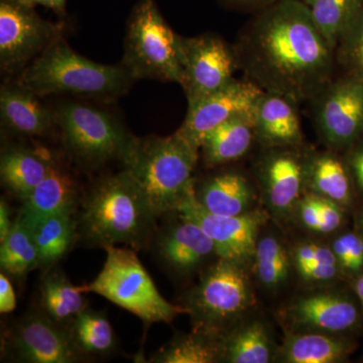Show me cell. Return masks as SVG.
<instances>
[{"label": "cell", "instance_id": "6da1fadb", "mask_svg": "<svg viewBox=\"0 0 363 363\" xmlns=\"http://www.w3.org/2000/svg\"><path fill=\"white\" fill-rule=\"evenodd\" d=\"M238 68L266 92L311 102L333 80L335 52L303 0L257 11L234 45Z\"/></svg>", "mask_w": 363, "mask_h": 363}, {"label": "cell", "instance_id": "7a4b0ae2", "mask_svg": "<svg viewBox=\"0 0 363 363\" xmlns=\"http://www.w3.org/2000/svg\"><path fill=\"white\" fill-rule=\"evenodd\" d=\"M199 152L177 131L166 138H135L123 160L124 169L156 216L176 212L195 187L193 174Z\"/></svg>", "mask_w": 363, "mask_h": 363}, {"label": "cell", "instance_id": "3957f363", "mask_svg": "<svg viewBox=\"0 0 363 363\" xmlns=\"http://www.w3.org/2000/svg\"><path fill=\"white\" fill-rule=\"evenodd\" d=\"M135 79L123 65H104L74 51L60 37L21 72L18 82L40 97L56 94L116 98Z\"/></svg>", "mask_w": 363, "mask_h": 363}, {"label": "cell", "instance_id": "277c9868", "mask_svg": "<svg viewBox=\"0 0 363 363\" xmlns=\"http://www.w3.org/2000/svg\"><path fill=\"white\" fill-rule=\"evenodd\" d=\"M156 214L128 171L104 179L86 198L81 216L85 238L93 245L142 247Z\"/></svg>", "mask_w": 363, "mask_h": 363}, {"label": "cell", "instance_id": "5b68a950", "mask_svg": "<svg viewBox=\"0 0 363 363\" xmlns=\"http://www.w3.org/2000/svg\"><path fill=\"white\" fill-rule=\"evenodd\" d=\"M123 65L135 79L180 84L185 69L182 37L174 32L156 0H138L126 28Z\"/></svg>", "mask_w": 363, "mask_h": 363}, {"label": "cell", "instance_id": "8992f818", "mask_svg": "<svg viewBox=\"0 0 363 363\" xmlns=\"http://www.w3.org/2000/svg\"><path fill=\"white\" fill-rule=\"evenodd\" d=\"M106 259L96 279L86 286L94 293L111 301L150 326L154 323H171L187 308L171 304L157 291L152 278L133 250L106 247Z\"/></svg>", "mask_w": 363, "mask_h": 363}, {"label": "cell", "instance_id": "52a82bcc", "mask_svg": "<svg viewBox=\"0 0 363 363\" xmlns=\"http://www.w3.org/2000/svg\"><path fill=\"white\" fill-rule=\"evenodd\" d=\"M55 114L67 150L91 168L112 160L123 162L135 138L116 117L90 105L65 102Z\"/></svg>", "mask_w": 363, "mask_h": 363}, {"label": "cell", "instance_id": "ba28073f", "mask_svg": "<svg viewBox=\"0 0 363 363\" xmlns=\"http://www.w3.org/2000/svg\"><path fill=\"white\" fill-rule=\"evenodd\" d=\"M253 302L245 266L218 257L188 296L185 307L195 328L224 335L225 327L240 319Z\"/></svg>", "mask_w": 363, "mask_h": 363}, {"label": "cell", "instance_id": "9c48e42d", "mask_svg": "<svg viewBox=\"0 0 363 363\" xmlns=\"http://www.w3.org/2000/svg\"><path fill=\"white\" fill-rule=\"evenodd\" d=\"M318 135L327 149L343 152L363 136V80L344 74L312 100Z\"/></svg>", "mask_w": 363, "mask_h": 363}, {"label": "cell", "instance_id": "30bf717a", "mask_svg": "<svg viewBox=\"0 0 363 363\" xmlns=\"http://www.w3.org/2000/svg\"><path fill=\"white\" fill-rule=\"evenodd\" d=\"M63 25L45 21L35 7L0 0V66L6 73L23 72L62 37Z\"/></svg>", "mask_w": 363, "mask_h": 363}, {"label": "cell", "instance_id": "8fae6325", "mask_svg": "<svg viewBox=\"0 0 363 363\" xmlns=\"http://www.w3.org/2000/svg\"><path fill=\"white\" fill-rule=\"evenodd\" d=\"M185 69L181 86L188 105L216 92L234 80L238 69L235 50L216 35L182 37Z\"/></svg>", "mask_w": 363, "mask_h": 363}, {"label": "cell", "instance_id": "7c38bea8", "mask_svg": "<svg viewBox=\"0 0 363 363\" xmlns=\"http://www.w3.org/2000/svg\"><path fill=\"white\" fill-rule=\"evenodd\" d=\"M176 212L190 217L201 226L213 241L217 257L243 266L253 260L259 229L266 221L262 212L250 211L238 216L210 213L198 202L195 187Z\"/></svg>", "mask_w": 363, "mask_h": 363}, {"label": "cell", "instance_id": "4fadbf2b", "mask_svg": "<svg viewBox=\"0 0 363 363\" xmlns=\"http://www.w3.org/2000/svg\"><path fill=\"white\" fill-rule=\"evenodd\" d=\"M262 92L247 79H234L216 92L188 105L187 114L177 133L200 150L203 138L215 128L233 117L252 113Z\"/></svg>", "mask_w": 363, "mask_h": 363}, {"label": "cell", "instance_id": "5bb4252c", "mask_svg": "<svg viewBox=\"0 0 363 363\" xmlns=\"http://www.w3.org/2000/svg\"><path fill=\"white\" fill-rule=\"evenodd\" d=\"M286 315L297 331L352 336L363 332V312L353 291L301 296L288 308Z\"/></svg>", "mask_w": 363, "mask_h": 363}, {"label": "cell", "instance_id": "9a60e30c", "mask_svg": "<svg viewBox=\"0 0 363 363\" xmlns=\"http://www.w3.org/2000/svg\"><path fill=\"white\" fill-rule=\"evenodd\" d=\"M300 147L264 149L257 181L267 207L277 216L292 213L306 193V152Z\"/></svg>", "mask_w": 363, "mask_h": 363}, {"label": "cell", "instance_id": "2e32d148", "mask_svg": "<svg viewBox=\"0 0 363 363\" xmlns=\"http://www.w3.org/2000/svg\"><path fill=\"white\" fill-rule=\"evenodd\" d=\"M11 346L20 362L30 363L78 362L82 353L70 332L47 315H28L14 327Z\"/></svg>", "mask_w": 363, "mask_h": 363}, {"label": "cell", "instance_id": "e0dca14e", "mask_svg": "<svg viewBox=\"0 0 363 363\" xmlns=\"http://www.w3.org/2000/svg\"><path fill=\"white\" fill-rule=\"evenodd\" d=\"M176 223L171 224L160 234L157 255L162 262L179 274H188L201 267L204 262L216 255L211 238L197 222L179 213Z\"/></svg>", "mask_w": 363, "mask_h": 363}, {"label": "cell", "instance_id": "ac0fdd59", "mask_svg": "<svg viewBox=\"0 0 363 363\" xmlns=\"http://www.w3.org/2000/svg\"><path fill=\"white\" fill-rule=\"evenodd\" d=\"M298 104L284 95L262 93L252 116L257 142L264 149L303 147L304 135Z\"/></svg>", "mask_w": 363, "mask_h": 363}, {"label": "cell", "instance_id": "d6986e66", "mask_svg": "<svg viewBox=\"0 0 363 363\" xmlns=\"http://www.w3.org/2000/svg\"><path fill=\"white\" fill-rule=\"evenodd\" d=\"M305 180L306 192L337 203L348 211L359 199L347 162L337 150H307Z\"/></svg>", "mask_w": 363, "mask_h": 363}, {"label": "cell", "instance_id": "ffe728a7", "mask_svg": "<svg viewBox=\"0 0 363 363\" xmlns=\"http://www.w3.org/2000/svg\"><path fill=\"white\" fill-rule=\"evenodd\" d=\"M0 117L6 130L25 136L50 135L57 124L56 114L42 104L40 96L20 82L1 86Z\"/></svg>", "mask_w": 363, "mask_h": 363}, {"label": "cell", "instance_id": "44dd1931", "mask_svg": "<svg viewBox=\"0 0 363 363\" xmlns=\"http://www.w3.org/2000/svg\"><path fill=\"white\" fill-rule=\"evenodd\" d=\"M357 348L352 335L296 331L286 336L276 357L285 363H341L348 362Z\"/></svg>", "mask_w": 363, "mask_h": 363}, {"label": "cell", "instance_id": "7402d4cb", "mask_svg": "<svg viewBox=\"0 0 363 363\" xmlns=\"http://www.w3.org/2000/svg\"><path fill=\"white\" fill-rule=\"evenodd\" d=\"M196 198L212 214L238 216L252 211L255 192L252 184L240 172L228 169L206 179L196 190Z\"/></svg>", "mask_w": 363, "mask_h": 363}, {"label": "cell", "instance_id": "603a6c76", "mask_svg": "<svg viewBox=\"0 0 363 363\" xmlns=\"http://www.w3.org/2000/svg\"><path fill=\"white\" fill-rule=\"evenodd\" d=\"M252 112L229 119L203 138L200 152L205 166H222L247 154L257 140Z\"/></svg>", "mask_w": 363, "mask_h": 363}, {"label": "cell", "instance_id": "cb8c5ba5", "mask_svg": "<svg viewBox=\"0 0 363 363\" xmlns=\"http://www.w3.org/2000/svg\"><path fill=\"white\" fill-rule=\"evenodd\" d=\"M54 164L45 150L11 145L2 152L0 176L4 185L23 200L49 174Z\"/></svg>", "mask_w": 363, "mask_h": 363}, {"label": "cell", "instance_id": "d4e9b609", "mask_svg": "<svg viewBox=\"0 0 363 363\" xmlns=\"http://www.w3.org/2000/svg\"><path fill=\"white\" fill-rule=\"evenodd\" d=\"M77 198L75 182L55 164L39 185L23 200L20 215L26 218L73 212Z\"/></svg>", "mask_w": 363, "mask_h": 363}, {"label": "cell", "instance_id": "484cf974", "mask_svg": "<svg viewBox=\"0 0 363 363\" xmlns=\"http://www.w3.org/2000/svg\"><path fill=\"white\" fill-rule=\"evenodd\" d=\"M18 216L33 234L40 267H52L70 250L75 238V222L72 218V212L37 218Z\"/></svg>", "mask_w": 363, "mask_h": 363}, {"label": "cell", "instance_id": "4316f807", "mask_svg": "<svg viewBox=\"0 0 363 363\" xmlns=\"http://www.w3.org/2000/svg\"><path fill=\"white\" fill-rule=\"evenodd\" d=\"M223 334L195 328L180 334L152 358L157 363H213L223 360Z\"/></svg>", "mask_w": 363, "mask_h": 363}, {"label": "cell", "instance_id": "83f0119b", "mask_svg": "<svg viewBox=\"0 0 363 363\" xmlns=\"http://www.w3.org/2000/svg\"><path fill=\"white\" fill-rule=\"evenodd\" d=\"M267 326L260 321L241 325L224 334L223 362L230 363H269L276 357Z\"/></svg>", "mask_w": 363, "mask_h": 363}, {"label": "cell", "instance_id": "f1b7e54d", "mask_svg": "<svg viewBox=\"0 0 363 363\" xmlns=\"http://www.w3.org/2000/svg\"><path fill=\"white\" fill-rule=\"evenodd\" d=\"M86 286H75L61 272H52L40 284V303L48 317L58 323L72 321L86 309Z\"/></svg>", "mask_w": 363, "mask_h": 363}, {"label": "cell", "instance_id": "f546056e", "mask_svg": "<svg viewBox=\"0 0 363 363\" xmlns=\"http://www.w3.org/2000/svg\"><path fill=\"white\" fill-rule=\"evenodd\" d=\"M303 2L315 26L334 52L363 4V0H303Z\"/></svg>", "mask_w": 363, "mask_h": 363}, {"label": "cell", "instance_id": "4dcf8cb0", "mask_svg": "<svg viewBox=\"0 0 363 363\" xmlns=\"http://www.w3.org/2000/svg\"><path fill=\"white\" fill-rule=\"evenodd\" d=\"M0 266L4 274L25 278L40 267L39 252L30 228L20 216L13 222L11 233L1 241Z\"/></svg>", "mask_w": 363, "mask_h": 363}, {"label": "cell", "instance_id": "1f68e13d", "mask_svg": "<svg viewBox=\"0 0 363 363\" xmlns=\"http://www.w3.org/2000/svg\"><path fill=\"white\" fill-rule=\"evenodd\" d=\"M291 257L298 276L307 283L331 284L344 279L331 245L305 241L294 248Z\"/></svg>", "mask_w": 363, "mask_h": 363}, {"label": "cell", "instance_id": "d6a6232c", "mask_svg": "<svg viewBox=\"0 0 363 363\" xmlns=\"http://www.w3.org/2000/svg\"><path fill=\"white\" fill-rule=\"evenodd\" d=\"M71 322V337L82 354H109L116 348L113 329L104 313L84 309Z\"/></svg>", "mask_w": 363, "mask_h": 363}, {"label": "cell", "instance_id": "836d02e7", "mask_svg": "<svg viewBox=\"0 0 363 363\" xmlns=\"http://www.w3.org/2000/svg\"><path fill=\"white\" fill-rule=\"evenodd\" d=\"M253 262L260 284L269 290H276L288 279L292 257L281 240L267 235L257 241Z\"/></svg>", "mask_w": 363, "mask_h": 363}, {"label": "cell", "instance_id": "e575fe53", "mask_svg": "<svg viewBox=\"0 0 363 363\" xmlns=\"http://www.w3.org/2000/svg\"><path fill=\"white\" fill-rule=\"evenodd\" d=\"M336 64L344 74L363 80V4L335 50Z\"/></svg>", "mask_w": 363, "mask_h": 363}, {"label": "cell", "instance_id": "d590c367", "mask_svg": "<svg viewBox=\"0 0 363 363\" xmlns=\"http://www.w3.org/2000/svg\"><path fill=\"white\" fill-rule=\"evenodd\" d=\"M344 279L353 281L363 272V235L357 229L341 231L331 243Z\"/></svg>", "mask_w": 363, "mask_h": 363}, {"label": "cell", "instance_id": "8d00e7d4", "mask_svg": "<svg viewBox=\"0 0 363 363\" xmlns=\"http://www.w3.org/2000/svg\"><path fill=\"white\" fill-rule=\"evenodd\" d=\"M318 201H319L320 217H321L318 233H333L340 230L345 223L348 210L340 206L337 203L320 196H318Z\"/></svg>", "mask_w": 363, "mask_h": 363}, {"label": "cell", "instance_id": "74e56055", "mask_svg": "<svg viewBox=\"0 0 363 363\" xmlns=\"http://www.w3.org/2000/svg\"><path fill=\"white\" fill-rule=\"evenodd\" d=\"M296 211H297L298 220L302 225L305 228L309 229L310 231L318 233L320 222H321L318 196L313 193L306 192L298 201Z\"/></svg>", "mask_w": 363, "mask_h": 363}, {"label": "cell", "instance_id": "f35d334b", "mask_svg": "<svg viewBox=\"0 0 363 363\" xmlns=\"http://www.w3.org/2000/svg\"><path fill=\"white\" fill-rule=\"evenodd\" d=\"M342 154L350 169L358 198L363 201V136Z\"/></svg>", "mask_w": 363, "mask_h": 363}, {"label": "cell", "instance_id": "ab89813d", "mask_svg": "<svg viewBox=\"0 0 363 363\" xmlns=\"http://www.w3.org/2000/svg\"><path fill=\"white\" fill-rule=\"evenodd\" d=\"M16 307V297L14 289L6 274H0V312L9 314Z\"/></svg>", "mask_w": 363, "mask_h": 363}, {"label": "cell", "instance_id": "60d3db41", "mask_svg": "<svg viewBox=\"0 0 363 363\" xmlns=\"http://www.w3.org/2000/svg\"><path fill=\"white\" fill-rule=\"evenodd\" d=\"M30 7L45 6L56 14L59 18H66L67 0H16Z\"/></svg>", "mask_w": 363, "mask_h": 363}, {"label": "cell", "instance_id": "b9f144b4", "mask_svg": "<svg viewBox=\"0 0 363 363\" xmlns=\"http://www.w3.org/2000/svg\"><path fill=\"white\" fill-rule=\"evenodd\" d=\"M279 1H281V0H224L226 4L234 7V9L257 11Z\"/></svg>", "mask_w": 363, "mask_h": 363}, {"label": "cell", "instance_id": "7bdbcfd3", "mask_svg": "<svg viewBox=\"0 0 363 363\" xmlns=\"http://www.w3.org/2000/svg\"><path fill=\"white\" fill-rule=\"evenodd\" d=\"M13 222L11 221L9 217V206L4 199L0 202V241L6 240L9 233H11V227H13Z\"/></svg>", "mask_w": 363, "mask_h": 363}, {"label": "cell", "instance_id": "ee69618b", "mask_svg": "<svg viewBox=\"0 0 363 363\" xmlns=\"http://www.w3.org/2000/svg\"><path fill=\"white\" fill-rule=\"evenodd\" d=\"M350 285L353 293L357 296L358 302H359L360 307H362L363 312V272L353 279V281H351Z\"/></svg>", "mask_w": 363, "mask_h": 363}, {"label": "cell", "instance_id": "f6af8a7d", "mask_svg": "<svg viewBox=\"0 0 363 363\" xmlns=\"http://www.w3.org/2000/svg\"><path fill=\"white\" fill-rule=\"evenodd\" d=\"M354 228L363 235V204L355 211Z\"/></svg>", "mask_w": 363, "mask_h": 363}, {"label": "cell", "instance_id": "bcb514c9", "mask_svg": "<svg viewBox=\"0 0 363 363\" xmlns=\"http://www.w3.org/2000/svg\"><path fill=\"white\" fill-rule=\"evenodd\" d=\"M360 359H362L360 362H363V354L362 355V358H360Z\"/></svg>", "mask_w": 363, "mask_h": 363}]
</instances>
